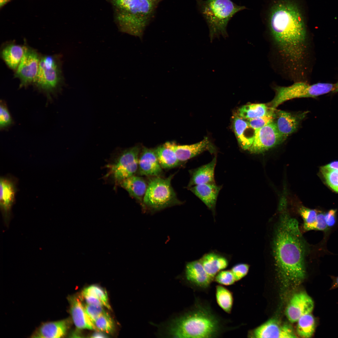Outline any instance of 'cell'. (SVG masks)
Here are the masks:
<instances>
[{
	"mask_svg": "<svg viewBox=\"0 0 338 338\" xmlns=\"http://www.w3.org/2000/svg\"><path fill=\"white\" fill-rule=\"evenodd\" d=\"M269 108L264 104H253L243 106L238 110V116L248 120L263 116L269 111Z\"/></svg>",
	"mask_w": 338,
	"mask_h": 338,
	"instance_id": "obj_28",
	"label": "cell"
},
{
	"mask_svg": "<svg viewBox=\"0 0 338 338\" xmlns=\"http://www.w3.org/2000/svg\"><path fill=\"white\" fill-rule=\"evenodd\" d=\"M172 149L181 162L185 161L205 151L211 153L215 151V148L207 137L202 141L189 145H177L173 142H167L164 144Z\"/></svg>",
	"mask_w": 338,
	"mask_h": 338,
	"instance_id": "obj_13",
	"label": "cell"
},
{
	"mask_svg": "<svg viewBox=\"0 0 338 338\" xmlns=\"http://www.w3.org/2000/svg\"><path fill=\"white\" fill-rule=\"evenodd\" d=\"M216 298L220 307L226 313L230 314L232 310L233 298L232 293L222 286L218 285L216 288Z\"/></svg>",
	"mask_w": 338,
	"mask_h": 338,
	"instance_id": "obj_29",
	"label": "cell"
},
{
	"mask_svg": "<svg viewBox=\"0 0 338 338\" xmlns=\"http://www.w3.org/2000/svg\"><path fill=\"white\" fill-rule=\"evenodd\" d=\"M256 338L297 337L291 326L281 324L274 319H271L254 329L252 335Z\"/></svg>",
	"mask_w": 338,
	"mask_h": 338,
	"instance_id": "obj_16",
	"label": "cell"
},
{
	"mask_svg": "<svg viewBox=\"0 0 338 338\" xmlns=\"http://www.w3.org/2000/svg\"><path fill=\"white\" fill-rule=\"evenodd\" d=\"M0 208L4 223L8 227L12 217V208L15 201L17 192V180L10 176L1 177Z\"/></svg>",
	"mask_w": 338,
	"mask_h": 338,
	"instance_id": "obj_12",
	"label": "cell"
},
{
	"mask_svg": "<svg viewBox=\"0 0 338 338\" xmlns=\"http://www.w3.org/2000/svg\"><path fill=\"white\" fill-rule=\"evenodd\" d=\"M93 324L98 330L107 333H110L114 328L113 321L110 316L106 312L99 316Z\"/></svg>",
	"mask_w": 338,
	"mask_h": 338,
	"instance_id": "obj_34",
	"label": "cell"
},
{
	"mask_svg": "<svg viewBox=\"0 0 338 338\" xmlns=\"http://www.w3.org/2000/svg\"><path fill=\"white\" fill-rule=\"evenodd\" d=\"M338 92V81L335 84V89L334 92V93H336Z\"/></svg>",
	"mask_w": 338,
	"mask_h": 338,
	"instance_id": "obj_48",
	"label": "cell"
},
{
	"mask_svg": "<svg viewBox=\"0 0 338 338\" xmlns=\"http://www.w3.org/2000/svg\"><path fill=\"white\" fill-rule=\"evenodd\" d=\"M333 283V287H338V277L336 278Z\"/></svg>",
	"mask_w": 338,
	"mask_h": 338,
	"instance_id": "obj_46",
	"label": "cell"
},
{
	"mask_svg": "<svg viewBox=\"0 0 338 338\" xmlns=\"http://www.w3.org/2000/svg\"><path fill=\"white\" fill-rule=\"evenodd\" d=\"M285 140L273 122L255 132L253 143L248 150L253 154L262 153Z\"/></svg>",
	"mask_w": 338,
	"mask_h": 338,
	"instance_id": "obj_11",
	"label": "cell"
},
{
	"mask_svg": "<svg viewBox=\"0 0 338 338\" xmlns=\"http://www.w3.org/2000/svg\"><path fill=\"white\" fill-rule=\"evenodd\" d=\"M336 210L331 209L325 214V222L328 227L334 226L336 223L335 214Z\"/></svg>",
	"mask_w": 338,
	"mask_h": 338,
	"instance_id": "obj_41",
	"label": "cell"
},
{
	"mask_svg": "<svg viewBox=\"0 0 338 338\" xmlns=\"http://www.w3.org/2000/svg\"><path fill=\"white\" fill-rule=\"evenodd\" d=\"M103 306L87 304L84 306L86 313L93 323L99 316L106 312L103 308Z\"/></svg>",
	"mask_w": 338,
	"mask_h": 338,
	"instance_id": "obj_39",
	"label": "cell"
},
{
	"mask_svg": "<svg viewBox=\"0 0 338 338\" xmlns=\"http://www.w3.org/2000/svg\"><path fill=\"white\" fill-rule=\"evenodd\" d=\"M154 150L144 147L138 159V173L141 176H159L162 172Z\"/></svg>",
	"mask_w": 338,
	"mask_h": 338,
	"instance_id": "obj_19",
	"label": "cell"
},
{
	"mask_svg": "<svg viewBox=\"0 0 338 338\" xmlns=\"http://www.w3.org/2000/svg\"><path fill=\"white\" fill-rule=\"evenodd\" d=\"M307 113L308 112L305 111L294 114L275 109L273 122L279 133L285 140L288 136L297 130L300 121Z\"/></svg>",
	"mask_w": 338,
	"mask_h": 338,
	"instance_id": "obj_17",
	"label": "cell"
},
{
	"mask_svg": "<svg viewBox=\"0 0 338 338\" xmlns=\"http://www.w3.org/2000/svg\"><path fill=\"white\" fill-rule=\"evenodd\" d=\"M11 0H0V7L1 8Z\"/></svg>",
	"mask_w": 338,
	"mask_h": 338,
	"instance_id": "obj_45",
	"label": "cell"
},
{
	"mask_svg": "<svg viewBox=\"0 0 338 338\" xmlns=\"http://www.w3.org/2000/svg\"><path fill=\"white\" fill-rule=\"evenodd\" d=\"M89 295L94 296L100 300L104 306L109 309H111L108 300L106 291L103 288L96 285H91L84 288L81 295Z\"/></svg>",
	"mask_w": 338,
	"mask_h": 338,
	"instance_id": "obj_31",
	"label": "cell"
},
{
	"mask_svg": "<svg viewBox=\"0 0 338 338\" xmlns=\"http://www.w3.org/2000/svg\"><path fill=\"white\" fill-rule=\"evenodd\" d=\"M154 151L162 168L170 169L180 164L181 162L174 152L164 145L158 147Z\"/></svg>",
	"mask_w": 338,
	"mask_h": 338,
	"instance_id": "obj_27",
	"label": "cell"
},
{
	"mask_svg": "<svg viewBox=\"0 0 338 338\" xmlns=\"http://www.w3.org/2000/svg\"><path fill=\"white\" fill-rule=\"evenodd\" d=\"M320 172L329 186L338 192V171L324 166L320 168Z\"/></svg>",
	"mask_w": 338,
	"mask_h": 338,
	"instance_id": "obj_33",
	"label": "cell"
},
{
	"mask_svg": "<svg viewBox=\"0 0 338 338\" xmlns=\"http://www.w3.org/2000/svg\"><path fill=\"white\" fill-rule=\"evenodd\" d=\"M325 218V214L323 213H317L316 220L312 223L303 225V228L305 231L311 230L325 231L327 229Z\"/></svg>",
	"mask_w": 338,
	"mask_h": 338,
	"instance_id": "obj_36",
	"label": "cell"
},
{
	"mask_svg": "<svg viewBox=\"0 0 338 338\" xmlns=\"http://www.w3.org/2000/svg\"><path fill=\"white\" fill-rule=\"evenodd\" d=\"M139 152V147L135 146L117 154L107 165L106 176L112 179L116 185L134 175L138 169Z\"/></svg>",
	"mask_w": 338,
	"mask_h": 338,
	"instance_id": "obj_9",
	"label": "cell"
},
{
	"mask_svg": "<svg viewBox=\"0 0 338 338\" xmlns=\"http://www.w3.org/2000/svg\"><path fill=\"white\" fill-rule=\"evenodd\" d=\"M109 0L119 29L142 39L156 5L148 0Z\"/></svg>",
	"mask_w": 338,
	"mask_h": 338,
	"instance_id": "obj_4",
	"label": "cell"
},
{
	"mask_svg": "<svg viewBox=\"0 0 338 338\" xmlns=\"http://www.w3.org/2000/svg\"><path fill=\"white\" fill-rule=\"evenodd\" d=\"M60 63L52 56L40 58L38 74L34 82L40 91L44 92L48 98L55 94L63 82Z\"/></svg>",
	"mask_w": 338,
	"mask_h": 338,
	"instance_id": "obj_8",
	"label": "cell"
},
{
	"mask_svg": "<svg viewBox=\"0 0 338 338\" xmlns=\"http://www.w3.org/2000/svg\"><path fill=\"white\" fill-rule=\"evenodd\" d=\"M216 162L215 156L210 162L191 171L188 187L201 184L214 183V173Z\"/></svg>",
	"mask_w": 338,
	"mask_h": 338,
	"instance_id": "obj_22",
	"label": "cell"
},
{
	"mask_svg": "<svg viewBox=\"0 0 338 338\" xmlns=\"http://www.w3.org/2000/svg\"><path fill=\"white\" fill-rule=\"evenodd\" d=\"M199 260L207 274L213 280L219 271L228 266V261L226 258L214 253L205 254Z\"/></svg>",
	"mask_w": 338,
	"mask_h": 338,
	"instance_id": "obj_23",
	"label": "cell"
},
{
	"mask_svg": "<svg viewBox=\"0 0 338 338\" xmlns=\"http://www.w3.org/2000/svg\"><path fill=\"white\" fill-rule=\"evenodd\" d=\"M81 296L82 298L84 299L87 304L100 305L104 306L100 300L94 296L89 295Z\"/></svg>",
	"mask_w": 338,
	"mask_h": 338,
	"instance_id": "obj_42",
	"label": "cell"
},
{
	"mask_svg": "<svg viewBox=\"0 0 338 338\" xmlns=\"http://www.w3.org/2000/svg\"><path fill=\"white\" fill-rule=\"evenodd\" d=\"M335 84L317 83L312 84L305 81L294 82L287 86L276 85L273 87L275 95L267 105L276 109L285 101L296 98H316L330 92L333 93Z\"/></svg>",
	"mask_w": 338,
	"mask_h": 338,
	"instance_id": "obj_6",
	"label": "cell"
},
{
	"mask_svg": "<svg viewBox=\"0 0 338 338\" xmlns=\"http://www.w3.org/2000/svg\"><path fill=\"white\" fill-rule=\"evenodd\" d=\"M161 335L174 338H213L219 335L220 321L210 308L197 304L161 325Z\"/></svg>",
	"mask_w": 338,
	"mask_h": 338,
	"instance_id": "obj_3",
	"label": "cell"
},
{
	"mask_svg": "<svg viewBox=\"0 0 338 338\" xmlns=\"http://www.w3.org/2000/svg\"><path fill=\"white\" fill-rule=\"evenodd\" d=\"M104 334L100 332H95L91 336L93 338H102L107 337Z\"/></svg>",
	"mask_w": 338,
	"mask_h": 338,
	"instance_id": "obj_44",
	"label": "cell"
},
{
	"mask_svg": "<svg viewBox=\"0 0 338 338\" xmlns=\"http://www.w3.org/2000/svg\"><path fill=\"white\" fill-rule=\"evenodd\" d=\"M269 108L265 115L257 118L247 120L249 126L255 132L261 128L273 122L274 118V110Z\"/></svg>",
	"mask_w": 338,
	"mask_h": 338,
	"instance_id": "obj_32",
	"label": "cell"
},
{
	"mask_svg": "<svg viewBox=\"0 0 338 338\" xmlns=\"http://www.w3.org/2000/svg\"><path fill=\"white\" fill-rule=\"evenodd\" d=\"M234 130L238 142L244 150H249L253 139L246 135V132L250 126L245 120L239 117H235L233 121Z\"/></svg>",
	"mask_w": 338,
	"mask_h": 338,
	"instance_id": "obj_26",
	"label": "cell"
},
{
	"mask_svg": "<svg viewBox=\"0 0 338 338\" xmlns=\"http://www.w3.org/2000/svg\"><path fill=\"white\" fill-rule=\"evenodd\" d=\"M34 49L26 47L15 76L20 81V86L26 87L34 83L38 74L40 59Z\"/></svg>",
	"mask_w": 338,
	"mask_h": 338,
	"instance_id": "obj_10",
	"label": "cell"
},
{
	"mask_svg": "<svg viewBox=\"0 0 338 338\" xmlns=\"http://www.w3.org/2000/svg\"><path fill=\"white\" fill-rule=\"evenodd\" d=\"M284 209L274 229L272 257L279 275L297 283L305 276V246L298 221Z\"/></svg>",
	"mask_w": 338,
	"mask_h": 338,
	"instance_id": "obj_2",
	"label": "cell"
},
{
	"mask_svg": "<svg viewBox=\"0 0 338 338\" xmlns=\"http://www.w3.org/2000/svg\"><path fill=\"white\" fill-rule=\"evenodd\" d=\"M183 278L190 285L202 290L209 288L213 280L207 274L199 260L187 263Z\"/></svg>",
	"mask_w": 338,
	"mask_h": 338,
	"instance_id": "obj_14",
	"label": "cell"
},
{
	"mask_svg": "<svg viewBox=\"0 0 338 338\" xmlns=\"http://www.w3.org/2000/svg\"><path fill=\"white\" fill-rule=\"evenodd\" d=\"M267 40L271 64L290 74L300 73L309 64L310 42L298 5L290 0L275 3L270 13Z\"/></svg>",
	"mask_w": 338,
	"mask_h": 338,
	"instance_id": "obj_1",
	"label": "cell"
},
{
	"mask_svg": "<svg viewBox=\"0 0 338 338\" xmlns=\"http://www.w3.org/2000/svg\"><path fill=\"white\" fill-rule=\"evenodd\" d=\"M68 320H64L42 323L32 335L33 338H60L65 335L68 328Z\"/></svg>",
	"mask_w": 338,
	"mask_h": 338,
	"instance_id": "obj_21",
	"label": "cell"
},
{
	"mask_svg": "<svg viewBox=\"0 0 338 338\" xmlns=\"http://www.w3.org/2000/svg\"><path fill=\"white\" fill-rule=\"evenodd\" d=\"M81 298L73 295L68 298L70 313L75 326L79 329L95 330L96 328L88 316Z\"/></svg>",
	"mask_w": 338,
	"mask_h": 338,
	"instance_id": "obj_18",
	"label": "cell"
},
{
	"mask_svg": "<svg viewBox=\"0 0 338 338\" xmlns=\"http://www.w3.org/2000/svg\"><path fill=\"white\" fill-rule=\"evenodd\" d=\"M314 304L311 298L305 292L294 294L286 308V315L291 323L297 321L302 315L312 312Z\"/></svg>",
	"mask_w": 338,
	"mask_h": 338,
	"instance_id": "obj_15",
	"label": "cell"
},
{
	"mask_svg": "<svg viewBox=\"0 0 338 338\" xmlns=\"http://www.w3.org/2000/svg\"><path fill=\"white\" fill-rule=\"evenodd\" d=\"M325 167L338 171V161H335L325 166Z\"/></svg>",
	"mask_w": 338,
	"mask_h": 338,
	"instance_id": "obj_43",
	"label": "cell"
},
{
	"mask_svg": "<svg viewBox=\"0 0 338 338\" xmlns=\"http://www.w3.org/2000/svg\"><path fill=\"white\" fill-rule=\"evenodd\" d=\"M26 47V46L10 44L3 48L1 53L2 58L10 68L13 70L17 69Z\"/></svg>",
	"mask_w": 338,
	"mask_h": 338,
	"instance_id": "obj_25",
	"label": "cell"
},
{
	"mask_svg": "<svg viewBox=\"0 0 338 338\" xmlns=\"http://www.w3.org/2000/svg\"><path fill=\"white\" fill-rule=\"evenodd\" d=\"M172 177H154L149 180L143 198V209L155 212L181 203L171 185Z\"/></svg>",
	"mask_w": 338,
	"mask_h": 338,
	"instance_id": "obj_7",
	"label": "cell"
},
{
	"mask_svg": "<svg viewBox=\"0 0 338 338\" xmlns=\"http://www.w3.org/2000/svg\"><path fill=\"white\" fill-rule=\"evenodd\" d=\"M214 279L216 282L223 285H230L236 282L231 270L220 271L215 276Z\"/></svg>",
	"mask_w": 338,
	"mask_h": 338,
	"instance_id": "obj_37",
	"label": "cell"
},
{
	"mask_svg": "<svg viewBox=\"0 0 338 338\" xmlns=\"http://www.w3.org/2000/svg\"><path fill=\"white\" fill-rule=\"evenodd\" d=\"M13 121L5 101L1 100L0 105V129H7L13 124Z\"/></svg>",
	"mask_w": 338,
	"mask_h": 338,
	"instance_id": "obj_35",
	"label": "cell"
},
{
	"mask_svg": "<svg viewBox=\"0 0 338 338\" xmlns=\"http://www.w3.org/2000/svg\"><path fill=\"white\" fill-rule=\"evenodd\" d=\"M189 188L210 210L214 213L217 198L222 186L217 185L214 182L197 185Z\"/></svg>",
	"mask_w": 338,
	"mask_h": 338,
	"instance_id": "obj_20",
	"label": "cell"
},
{
	"mask_svg": "<svg viewBox=\"0 0 338 338\" xmlns=\"http://www.w3.org/2000/svg\"><path fill=\"white\" fill-rule=\"evenodd\" d=\"M297 322L296 329L299 335L303 338L311 337L315 331V322L311 313L302 315Z\"/></svg>",
	"mask_w": 338,
	"mask_h": 338,
	"instance_id": "obj_30",
	"label": "cell"
},
{
	"mask_svg": "<svg viewBox=\"0 0 338 338\" xmlns=\"http://www.w3.org/2000/svg\"><path fill=\"white\" fill-rule=\"evenodd\" d=\"M198 9L205 20L212 42L221 36H228L227 27L229 20L246 7L238 5L231 0H197Z\"/></svg>",
	"mask_w": 338,
	"mask_h": 338,
	"instance_id": "obj_5",
	"label": "cell"
},
{
	"mask_svg": "<svg viewBox=\"0 0 338 338\" xmlns=\"http://www.w3.org/2000/svg\"><path fill=\"white\" fill-rule=\"evenodd\" d=\"M151 1L156 5H157V4L159 3L161 0H148Z\"/></svg>",
	"mask_w": 338,
	"mask_h": 338,
	"instance_id": "obj_47",
	"label": "cell"
},
{
	"mask_svg": "<svg viewBox=\"0 0 338 338\" xmlns=\"http://www.w3.org/2000/svg\"><path fill=\"white\" fill-rule=\"evenodd\" d=\"M120 185L131 196L140 202L142 206L143 198L147 187L143 178L134 175L123 181Z\"/></svg>",
	"mask_w": 338,
	"mask_h": 338,
	"instance_id": "obj_24",
	"label": "cell"
},
{
	"mask_svg": "<svg viewBox=\"0 0 338 338\" xmlns=\"http://www.w3.org/2000/svg\"><path fill=\"white\" fill-rule=\"evenodd\" d=\"M298 211L304 221L303 225L311 224L316 219L318 213L315 210L301 206L299 208Z\"/></svg>",
	"mask_w": 338,
	"mask_h": 338,
	"instance_id": "obj_38",
	"label": "cell"
},
{
	"mask_svg": "<svg viewBox=\"0 0 338 338\" xmlns=\"http://www.w3.org/2000/svg\"><path fill=\"white\" fill-rule=\"evenodd\" d=\"M249 268L248 264L244 263L238 264L232 267L231 271L236 282L241 280L247 274Z\"/></svg>",
	"mask_w": 338,
	"mask_h": 338,
	"instance_id": "obj_40",
	"label": "cell"
}]
</instances>
